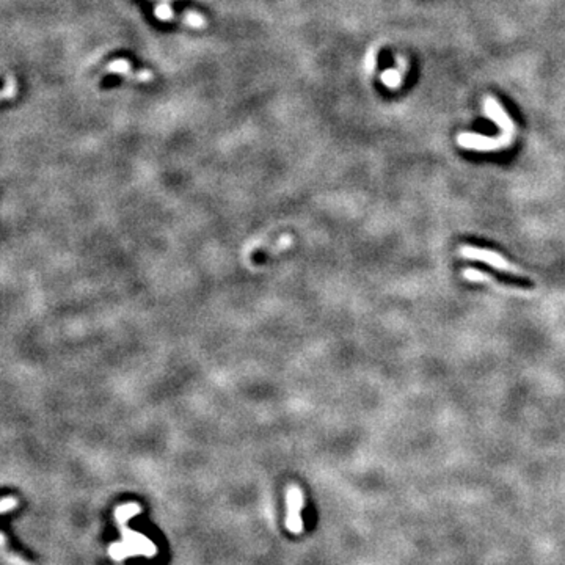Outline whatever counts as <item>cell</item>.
Returning <instances> with one entry per match:
<instances>
[{"instance_id": "cell-1", "label": "cell", "mask_w": 565, "mask_h": 565, "mask_svg": "<svg viewBox=\"0 0 565 565\" xmlns=\"http://www.w3.org/2000/svg\"><path fill=\"white\" fill-rule=\"evenodd\" d=\"M140 512H142V507L137 503H126L115 509V520L121 531V542H115L109 547V556L113 561L121 562L136 556L151 559L158 554V547L154 545V542H151L142 532L132 531L127 526L129 520Z\"/></svg>"}, {"instance_id": "cell-2", "label": "cell", "mask_w": 565, "mask_h": 565, "mask_svg": "<svg viewBox=\"0 0 565 565\" xmlns=\"http://www.w3.org/2000/svg\"><path fill=\"white\" fill-rule=\"evenodd\" d=\"M459 253H460L462 258H465V260L486 262V264H488L490 267L497 268V271L512 273V275H525L523 271H520V268L516 267L515 264L509 262L504 256H501L499 253L493 251V250L477 249V247L464 245V247H460Z\"/></svg>"}, {"instance_id": "cell-3", "label": "cell", "mask_w": 565, "mask_h": 565, "mask_svg": "<svg viewBox=\"0 0 565 565\" xmlns=\"http://www.w3.org/2000/svg\"><path fill=\"white\" fill-rule=\"evenodd\" d=\"M305 505V497L303 492L299 486L295 484H290L286 488V520H284V525H286V529L290 534L299 536L305 529L303 518H301V509Z\"/></svg>"}, {"instance_id": "cell-4", "label": "cell", "mask_w": 565, "mask_h": 565, "mask_svg": "<svg viewBox=\"0 0 565 565\" xmlns=\"http://www.w3.org/2000/svg\"><path fill=\"white\" fill-rule=\"evenodd\" d=\"M457 142H459L462 148L477 149V151H494V149H501V148L509 147L501 136L490 138V137L477 136V134H460V136L457 137Z\"/></svg>"}, {"instance_id": "cell-5", "label": "cell", "mask_w": 565, "mask_h": 565, "mask_svg": "<svg viewBox=\"0 0 565 565\" xmlns=\"http://www.w3.org/2000/svg\"><path fill=\"white\" fill-rule=\"evenodd\" d=\"M381 82L390 88H397L402 84V73L399 69H388L381 74Z\"/></svg>"}, {"instance_id": "cell-6", "label": "cell", "mask_w": 565, "mask_h": 565, "mask_svg": "<svg viewBox=\"0 0 565 565\" xmlns=\"http://www.w3.org/2000/svg\"><path fill=\"white\" fill-rule=\"evenodd\" d=\"M2 551H3V557L7 559V561H8L10 564H13V565H30L29 562L24 561L23 557L16 556V554H13V553H8V551H7V545H5L3 540H2Z\"/></svg>"}, {"instance_id": "cell-7", "label": "cell", "mask_w": 565, "mask_h": 565, "mask_svg": "<svg viewBox=\"0 0 565 565\" xmlns=\"http://www.w3.org/2000/svg\"><path fill=\"white\" fill-rule=\"evenodd\" d=\"M18 507V499L14 497H5L2 499V514H7L8 510H13Z\"/></svg>"}]
</instances>
